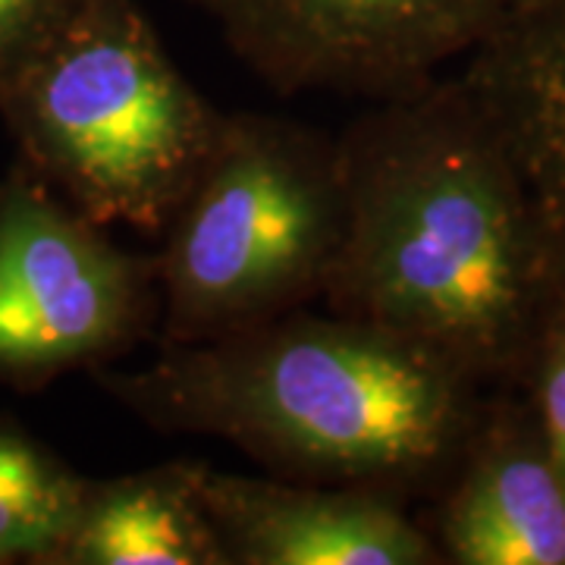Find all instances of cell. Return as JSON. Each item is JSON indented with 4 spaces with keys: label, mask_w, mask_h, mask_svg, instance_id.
Here are the masks:
<instances>
[{
    "label": "cell",
    "mask_w": 565,
    "mask_h": 565,
    "mask_svg": "<svg viewBox=\"0 0 565 565\" xmlns=\"http://www.w3.org/2000/svg\"><path fill=\"white\" fill-rule=\"evenodd\" d=\"M337 151L327 311L424 345L478 386L527 377L553 289L525 185L462 82L381 98Z\"/></svg>",
    "instance_id": "6da1fadb"
},
{
    "label": "cell",
    "mask_w": 565,
    "mask_h": 565,
    "mask_svg": "<svg viewBox=\"0 0 565 565\" xmlns=\"http://www.w3.org/2000/svg\"><path fill=\"white\" fill-rule=\"evenodd\" d=\"M104 390L163 434L239 446L282 478L415 493L452 475L481 386L390 330L305 308L199 343H161Z\"/></svg>",
    "instance_id": "7a4b0ae2"
},
{
    "label": "cell",
    "mask_w": 565,
    "mask_h": 565,
    "mask_svg": "<svg viewBox=\"0 0 565 565\" xmlns=\"http://www.w3.org/2000/svg\"><path fill=\"white\" fill-rule=\"evenodd\" d=\"M20 161L98 226L161 236L207 161L223 110L129 0H76L0 70Z\"/></svg>",
    "instance_id": "3957f363"
},
{
    "label": "cell",
    "mask_w": 565,
    "mask_h": 565,
    "mask_svg": "<svg viewBox=\"0 0 565 565\" xmlns=\"http://www.w3.org/2000/svg\"><path fill=\"white\" fill-rule=\"evenodd\" d=\"M343 207L337 141L274 114H223L161 233V343L214 340L321 299Z\"/></svg>",
    "instance_id": "277c9868"
},
{
    "label": "cell",
    "mask_w": 565,
    "mask_h": 565,
    "mask_svg": "<svg viewBox=\"0 0 565 565\" xmlns=\"http://www.w3.org/2000/svg\"><path fill=\"white\" fill-rule=\"evenodd\" d=\"M158 318V262L104 236L17 163L0 180V384L102 367Z\"/></svg>",
    "instance_id": "5b68a950"
},
{
    "label": "cell",
    "mask_w": 565,
    "mask_h": 565,
    "mask_svg": "<svg viewBox=\"0 0 565 565\" xmlns=\"http://www.w3.org/2000/svg\"><path fill=\"white\" fill-rule=\"evenodd\" d=\"M274 92L381 102L444 76L531 0H195Z\"/></svg>",
    "instance_id": "8992f818"
},
{
    "label": "cell",
    "mask_w": 565,
    "mask_h": 565,
    "mask_svg": "<svg viewBox=\"0 0 565 565\" xmlns=\"http://www.w3.org/2000/svg\"><path fill=\"white\" fill-rule=\"evenodd\" d=\"M202 500L230 565H434V537L374 487L245 478L202 465Z\"/></svg>",
    "instance_id": "52a82bcc"
},
{
    "label": "cell",
    "mask_w": 565,
    "mask_h": 565,
    "mask_svg": "<svg viewBox=\"0 0 565 565\" xmlns=\"http://www.w3.org/2000/svg\"><path fill=\"white\" fill-rule=\"evenodd\" d=\"M456 79L525 185L553 305L565 308V0H531Z\"/></svg>",
    "instance_id": "ba28073f"
},
{
    "label": "cell",
    "mask_w": 565,
    "mask_h": 565,
    "mask_svg": "<svg viewBox=\"0 0 565 565\" xmlns=\"http://www.w3.org/2000/svg\"><path fill=\"white\" fill-rule=\"evenodd\" d=\"M437 515L456 565H565V484L534 412L481 415Z\"/></svg>",
    "instance_id": "9c48e42d"
},
{
    "label": "cell",
    "mask_w": 565,
    "mask_h": 565,
    "mask_svg": "<svg viewBox=\"0 0 565 565\" xmlns=\"http://www.w3.org/2000/svg\"><path fill=\"white\" fill-rule=\"evenodd\" d=\"M202 462H167L82 484L44 565H230L199 484Z\"/></svg>",
    "instance_id": "30bf717a"
},
{
    "label": "cell",
    "mask_w": 565,
    "mask_h": 565,
    "mask_svg": "<svg viewBox=\"0 0 565 565\" xmlns=\"http://www.w3.org/2000/svg\"><path fill=\"white\" fill-rule=\"evenodd\" d=\"M85 478L22 427L0 422V565H44L79 505Z\"/></svg>",
    "instance_id": "8fae6325"
},
{
    "label": "cell",
    "mask_w": 565,
    "mask_h": 565,
    "mask_svg": "<svg viewBox=\"0 0 565 565\" xmlns=\"http://www.w3.org/2000/svg\"><path fill=\"white\" fill-rule=\"evenodd\" d=\"M534 390V418L544 437L546 456L565 484V308L553 305L541 343L527 367Z\"/></svg>",
    "instance_id": "7c38bea8"
},
{
    "label": "cell",
    "mask_w": 565,
    "mask_h": 565,
    "mask_svg": "<svg viewBox=\"0 0 565 565\" xmlns=\"http://www.w3.org/2000/svg\"><path fill=\"white\" fill-rule=\"evenodd\" d=\"M73 3L76 0H0V70L47 35Z\"/></svg>",
    "instance_id": "4fadbf2b"
}]
</instances>
